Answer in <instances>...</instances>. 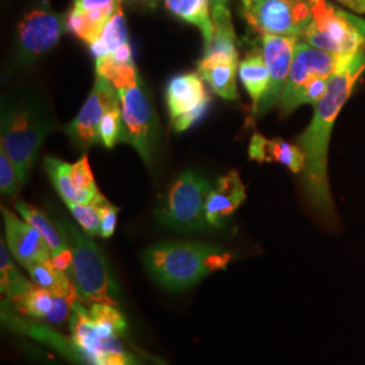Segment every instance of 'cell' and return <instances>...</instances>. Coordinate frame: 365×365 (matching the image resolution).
<instances>
[{"mask_svg":"<svg viewBox=\"0 0 365 365\" xmlns=\"http://www.w3.org/2000/svg\"><path fill=\"white\" fill-rule=\"evenodd\" d=\"M365 71V52L346 56L329 80L325 96L315 105L310 126L297 138L306 157L303 170L304 192L310 205L324 215L333 214V199L327 179V149L330 134L341 108L349 99Z\"/></svg>","mask_w":365,"mask_h":365,"instance_id":"1","label":"cell"},{"mask_svg":"<svg viewBox=\"0 0 365 365\" xmlns=\"http://www.w3.org/2000/svg\"><path fill=\"white\" fill-rule=\"evenodd\" d=\"M0 125V146L13 160L21 180L25 184L41 146L54 126L49 108L36 93L13 92L1 101Z\"/></svg>","mask_w":365,"mask_h":365,"instance_id":"2","label":"cell"},{"mask_svg":"<svg viewBox=\"0 0 365 365\" xmlns=\"http://www.w3.org/2000/svg\"><path fill=\"white\" fill-rule=\"evenodd\" d=\"M232 253L194 241H164L145 252L149 274L168 291H185L209 274L226 269Z\"/></svg>","mask_w":365,"mask_h":365,"instance_id":"3","label":"cell"},{"mask_svg":"<svg viewBox=\"0 0 365 365\" xmlns=\"http://www.w3.org/2000/svg\"><path fill=\"white\" fill-rule=\"evenodd\" d=\"M54 223L72 249L73 262L69 276L80 297L91 303H106L118 307L119 289L103 252L92 241V237L81 233L72 223L66 221Z\"/></svg>","mask_w":365,"mask_h":365,"instance_id":"4","label":"cell"},{"mask_svg":"<svg viewBox=\"0 0 365 365\" xmlns=\"http://www.w3.org/2000/svg\"><path fill=\"white\" fill-rule=\"evenodd\" d=\"M212 184L203 175L185 170L170 184L156 210L157 221L163 226L188 233L210 226L206 218V202Z\"/></svg>","mask_w":365,"mask_h":365,"instance_id":"5","label":"cell"},{"mask_svg":"<svg viewBox=\"0 0 365 365\" xmlns=\"http://www.w3.org/2000/svg\"><path fill=\"white\" fill-rule=\"evenodd\" d=\"M300 39L325 52L353 56L364 52L365 21L327 0H314L313 21Z\"/></svg>","mask_w":365,"mask_h":365,"instance_id":"6","label":"cell"},{"mask_svg":"<svg viewBox=\"0 0 365 365\" xmlns=\"http://www.w3.org/2000/svg\"><path fill=\"white\" fill-rule=\"evenodd\" d=\"M118 92L122 108L120 143L130 145L143 157L145 164H149L160 137L158 117L152 98L141 78Z\"/></svg>","mask_w":365,"mask_h":365,"instance_id":"7","label":"cell"},{"mask_svg":"<svg viewBox=\"0 0 365 365\" xmlns=\"http://www.w3.org/2000/svg\"><path fill=\"white\" fill-rule=\"evenodd\" d=\"M314 0H241V13L259 34L302 38L313 21Z\"/></svg>","mask_w":365,"mask_h":365,"instance_id":"8","label":"cell"},{"mask_svg":"<svg viewBox=\"0 0 365 365\" xmlns=\"http://www.w3.org/2000/svg\"><path fill=\"white\" fill-rule=\"evenodd\" d=\"M66 29V21L48 7L27 13L18 25L15 63L26 66L58 43Z\"/></svg>","mask_w":365,"mask_h":365,"instance_id":"9","label":"cell"},{"mask_svg":"<svg viewBox=\"0 0 365 365\" xmlns=\"http://www.w3.org/2000/svg\"><path fill=\"white\" fill-rule=\"evenodd\" d=\"M345 57L317 49L303 41L298 42L287 84L279 101L282 111L284 114L292 113L299 92L314 78H331Z\"/></svg>","mask_w":365,"mask_h":365,"instance_id":"10","label":"cell"},{"mask_svg":"<svg viewBox=\"0 0 365 365\" xmlns=\"http://www.w3.org/2000/svg\"><path fill=\"white\" fill-rule=\"evenodd\" d=\"M120 103L119 92L107 80L96 75L91 93L88 95L78 117L66 126V134L78 149H88L99 141V125L108 108Z\"/></svg>","mask_w":365,"mask_h":365,"instance_id":"11","label":"cell"},{"mask_svg":"<svg viewBox=\"0 0 365 365\" xmlns=\"http://www.w3.org/2000/svg\"><path fill=\"white\" fill-rule=\"evenodd\" d=\"M211 96L199 73L175 76L167 87V106L173 130L190 129L209 108Z\"/></svg>","mask_w":365,"mask_h":365,"instance_id":"12","label":"cell"},{"mask_svg":"<svg viewBox=\"0 0 365 365\" xmlns=\"http://www.w3.org/2000/svg\"><path fill=\"white\" fill-rule=\"evenodd\" d=\"M298 42L299 38L291 36H261V52L269 71V84L256 110V114H265L276 103H279L280 96L287 84L288 75Z\"/></svg>","mask_w":365,"mask_h":365,"instance_id":"13","label":"cell"},{"mask_svg":"<svg viewBox=\"0 0 365 365\" xmlns=\"http://www.w3.org/2000/svg\"><path fill=\"white\" fill-rule=\"evenodd\" d=\"M6 229V244L14 259L27 268L36 262L52 261V252L36 227L1 207Z\"/></svg>","mask_w":365,"mask_h":365,"instance_id":"14","label":"cell"},{"mask_svg":"<svg viewBox=\"0 0 365 365\" xmlns=\"http://www.w3.org/2000/svg\"><path fill=\"white\" fill-rule=\"evenodd\" d=\"M247 191L237 170H230L218 179L206 202V218L210 226L221 227L245 202Z\"/></svg>","mask_w":365,"mask_h":365,"instance_id":"15","label":"cell"},{"mask_svg":"<svg viewBox=\"0 0 365 365\" xmlns=\"http://www.w3.org/2000/svg\"><path fill=\"white\" fill-rule=\"evenodd\" d=\"M249 157L257 163H280L294 173L304 170L306 157L298 145L289 144L282 138L268 140L256 133L249 145Z\"/></svg>","mask_w":365,"mask_h":365,"instance_id":"16","label":"cell"},{"mask_svg":"<svg viewBox=\"0 0 365 365\" xmlns=\"http://www.w3.org/2000/svg\"><path fill=\"white\" fill-rule=\"evenodd\" d=\"M96 75L107 78L118 91L137 83L141 78L133 60L130 43L119 46L115 52L96 58Z\"/></svg>","mask_w":365,"mask_h":365,"instance_id":"17","label":"cell"},{"mask_svg":"<svg viewBox=\"0 0 365 365\" xmlns=\"http://www.w3.org/2000/svg\"><path fill=\"white\" fill-rule=\"evenodd\" d=\"M43 168L46 170L48 176L51 178L53 185L58 195L63 197L66 203H81V205H98L105 202L103 194H91V192H81L75 187L72 182L71 170L72 165L57 157L48 156L43 161Z\"/></svg>","mask_w":365,"mask_h":365,"instance_id":"18","label":"cell"},{"mask_svg":"<svg viewBox=\"0 0 365 365\" xmlns=\"http://www.w3.org/2000/svg\"><path fill=\"white\" fill-rule=\"evenodd\" d=\"M240 63L232 60H217L207 61L200 60L197 64V73L205 81L209 83L211 90L227 101H237V68Z\"/></svg>","mask_w":365,"mask_h":365,"instance_id":"19","label":"cell"},{"mask_svg":"<svg viewBox=\"0 0 365 365\" xmlns=\"http://www.w3.org/2000/svg\"><path fill=\"white\" fill-rule=\"evenodd\" d=\"M238 75L253 102L256 113L269 84V71L264 61L261 49H253L238 66Z\"/></svg>","mask_w":365,"mask_h":365,"instance_id":"20","label":"cell"},{"mask_svg":"<svg viewBox=\"0 0 365 365\" xmlns=\"http://www.w3.org/2000/svg\"><path fill=\"white\" fill-rule=\"evenodd\" d=\"M214 34L207 45H205L203 56H226L238 61L237 38L232 14L227 7L211 9Z\"/></svg>","mask_w":365,"mask_h":365,"instance_id":"21","label":"cell"},{"mask_svg":"<svg viewBox=\"0 0 365 365\" xmlns=\"http://www.w3.org/2000/svg\"><path fill=\"white\" fill-rule=\"evenodd\" d=\"M71 333L72 342L76 345L80 353L90 361L99 352L103 339L92 321L90 310H86L80 302H76L71 314Z\"/></svg>","mask_w":365,"mask_h":365,"instance_id":"22","label":"cell"},{"mask_svg":"<svg viewBox=\"0 0 365 365\" xmlns=\"http://www.w3.org/2000/svg\"><path fill=\"white\" fill-rule=\"evenodd\" d=\"M170 14L197 27L207 45L214 34L211 0H164Z\"/></svg>","mask_w":365,"mask_h":365,"instance_id":"23","label":"cell"},{"mask_svg":"<svg viewBox=\"0 0 365 365\" xmlns=\"http://www.w3.org/2000/svg\"><path fill=\"white\" fill-rule=\"evenodd\" d=\"M14 207L16 210V212L22 217V220H25L33 227H36L45 238V241L48 242L51 252H52V257L64 252L66 249H69V245H68L64 235H61V232L58 230L57 225L53 223L41 210L33 207L31 205H29L24 200H16Z\"/></svg>","mask_w":365,"mask_h":365,"instance_id":"24","label":"cell"},{"mask_svg":"<svg viewBox=\"0 0 365 365\" xmlns=\"http://www.w3.org/2000/svg\"><path fill=\"white\" fill-rule=\"evenodd\" d=\"M34 284L48 289L53 297H66L78 292L71 276L54 267L52 261L36 262L26 268Z\"/></svg>","mask_w":365,"mask_h":365,"instance_id":"25","label":"cell"},{"mask_svg":"<svg viewBox=\"0 0 365 365\" xmlns=\"http://www.w3.org/2000/svg\"><path fill=\"white\" fill-rule=\"evenodd\" d=\"M129 42L128 24L122 9L114 14L103 27L99 37L90 43L91 52L95 58L115 52L119 46Z\"/></svg>","mask_w":365,"mask_h":365,"instance_id":"26","label":"cell"},{"mask_svg":"<svg viewBox=\"0 0 365 365\" xmlns=\"http://www.w3.org/2000/svg\"><path fill=\"white\" fill-rule=\"evenodd\" d=\"M113 15L106 13H88L73 7L66 16V30L90 45L99 37L106 24Z\"/></svg>","mask_w":365,"mask_h":365,"instance_id":"27","label":"cell"},{"mask_svg":"<svg viewBox=\"0 0 365 365\" xmlns=\"http://www.w3.org/2000/svg\"><path fill=\"white\" fill-rule=\"evenodd\" d=\"M7 244L1 240L0 242V287L1 292L16 304L25 297L27 289L31 287V283L25 280V277L18 272L14 267L10 257V250H7Z\"/></svg>","mask_w":365,"mask_h":365,"instance_id":"28","label":"cell"},{"mask_svg":"<svg viewBox=\"0 0 365 365\" xmlns=\"http://www.w3.org/2000/svg\"><path fill=\"white\" fill-rule=\"evenodd\" d=\"M90 315L102 339H108L114 336L119 337L128 329V322L122 313L118 310L117 306L106 303H92Z\"/></svg>","mask_w":365,"mask_h":365,"instance_id":"29","label":"cell"},{"mask_svg":"<svg viewBox=\"0 0 365 365\" xmlns=\"http://www.w3.org/2000/svg\"><path fill=\"white\" fill-rule=\"evenodd\" d=\"M54 303V297L48 289L31 284L25 297L18 303L19 309L33 318H48Z\"/></svg>","mask_w":365,"mask_h":365,"instance_id":"30","label":"cell"},{"mask_svg":"<svg viewBox=\"0 0 365 365\" xmlns=\"http://www.w3.org/2000/svg\"><path fill=\"white\" fill-rule=\"evenodd\" d=\"M99 141L101 144L111 149L114 148L118 143H120L122 137V108L120 103L117 106H113L106 111L105 115L101 120L99 125Z\"/></svg>","mask_w":365,"mask_h":365,"instance_id":"31","label":"cell"},{"mask_svg":"<svg viewBox=\"0 0 365 365\" xmlns=\"http://www.w3.org/2000/svg\"><path fill=\"white\" fill-rule=\"evenodd\" d=\"M102 203L81 205V203L69 202L66 205L78 225L81 226V229L84 230V233H87L90 237H95V235H101V205Z\"/></svg>","mask_w":365,"mask_h":365,"instance_id":"32","label":"cell"},{"mask_svg":"<svg viewBox=\"0 0 365 365\" xmlns=\"http://www.w3.org/2000/svg\"><path fill=\"white\" fill-rule=\"evenodd\" d=\"M24 182L14 165L13 160L7 155L6 149L0 146V191L1 195L14 197L19 192Z\"/></svg>","mask_w":365,"mask_h":365,"instance_id":"33","label":"cell"},{"mask_svg":"<svg viewBox=\"0 0 365 365\" xmlns=\"http://www.w3.org/2000/svg\"><path fill=\"white\" fill-rule=\"evenodd\" d=\"M71 176H72V182H73L78 191L91 192V194H101V191H99V188L95 182V179H93V175H92L88 157H81L78 163H75L72 165Z\"/></svg>","mask_w":365,"mask_h":365,"instance_id":"34","label":"cell"},{"mask_svg":"<svg viewBox=\"0 0 365 365\" xmlns=\"http://www.w3.org/2000/svg\"><path fill=\"white\" fill-rule=\"evenodd\" d=\"M80 294L73 292L66 297H54V303L51 314L48 315V321L52 324H63L66 318L71 317L75 303L80 300Z\"/></svg>","mask_w":365,"mask_h":365,"instance_id":"35","label":"cell"},{"mask_svg":"<svg viewBox=\"0 0 365 365\" xmlns=\"http://www.w3.org/2000/svg\"><path fill=\"white\" fill-rule=\"evenodd\" d=\"M73 7L81 11L113 15L122 9V0H73Z\"/></svg>","mask_w":365,"mask_h":365,"instance_id":"36","label":"cell"},{"mask_svg":"<svg viewBox=\"0 0 365 365\" xmlns=\"http://www.w3.org/2000/svg\"><path fill=\"white\" fill-rule=\"evenodd\" d=\"M118 212L119 209L108 200L101 205V237L110 238L115 233Z\"/></svg>","mask_w":365,"mask_h":365,"instance_id":"37","label":"cell"},{"mask_svg":"<svg viewBox=\"0 0 365 365\" xmlns=\"http://www.w3.org/2000/svg\"><path fill=\"white\" fill-rule=\"evenodd\" d=\"M92 365H135L131 354L122 351H106L95 354L90 361Z\"/></svg>","mask_w":365,"mask_h":365,"instance_id":"38","label":"cell"},{"mask_svg":"<svg viewBox=\"0 0 365 365\" xmlns=\"http://www.w3.org/2000/svg\"><path fill=\"white\" fill-rule=\"evenodd\" d=\"M344 6L349 7L354 13H365V0H339Z\"/></svg>","mask_w":365,"mask_h":365,"instance_id":"39","label":"cell"},{"mask_svg":"<svg viewBox=\"0 0 365 365\" xmlns=\"http://www.w3.org/2000/svg\"><path fill=\"white\" fill-rule=\"evenodd\" d=\"M129 3L133 4H150V6H155L158 0H126Z\"/></svg>","mask_w":365,"mask_h":365,"instance_id":"40","label":"cell"},{"mask_svg":"<svg viewBox=\"0 0 365 365\" xmlns=\"http://www.w3.org/2000/svg\"><path fill=\"white\" fill-rule=\"evenodd\" d=\"M212 7H227V0H211V9Z\"/></svg>","mask_w":365,"mask_h":365,"instance_id":"41","label":"cell"}]
</instances>
